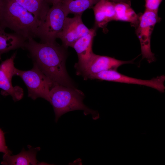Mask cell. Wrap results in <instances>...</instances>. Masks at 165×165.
Masks as SVG:
<instances>
[{"mask_svg": "<svg viewBox=\"0 0 165 165\" xmlns=\"http://www.w3.org/2000/svg\"><path fill=\"white\" fill-rule=\"evenodd\" d=\"M3 0H0V9L1 7V6L2 4V2Z\"/></svg>", "mask_w": 165, "mask_h": 165, "instance_id": "22", "label": "cell"}, {"mask_svg": "<svg viewBox=\"0 0 165 165\" xmlns=\"http://www.w3.org/2000/svg\"></svg>", "mask_w": 165, "mask_h": 165, "instance_id": "24", "label": "cell"}, {"mask_svg": "<svg viewBox=\"0 0 165 165\" xmlns=\"http://www.w3.org/2000/svg\"></svg>", "mask_w": 165, "mask_h": 165, "instance_id": "23", "label": "cell"}, {"mask_svg": "<svg viewBox=\"0 0 165 165\" xmlns=\"http://www.w3.org/2000/svg\"><path fill=\"white\" fill-rule=\"evenodd\" d=\"M0 26V60L3 54L20 48H24L26 41L15 33L6 32Z\"/></svg>", "mask_w": 165, "mask_h": 165, "instance_id": "14", "label": "cell"}, {"mask_svg": "<svg viewBox=\"0 0 165 165\" xmlns=\"http://www.w3.org/2000/svg\"><path fill=\"white\" fill-rule=\"evenodd\" d=\"M115 15L114 20L128 22L136 28L139 22V17L131 8L130 4L124 2L115 3Z\"/></svg>", "mask_w": 165, "mask_h": 165, "instance_id": "16", "label": "cell"}, {"mask_svg": "<svg viewBox=\"0 0 165 165\" xmlns=\"http://www.w3.org/2000/svg\"><path fill=\"white\" fill-rule=\"evenodd\" d=\"M133 61H124L112 57L94 54L89 61L84 66L77 71L85 79H90L93 75L108 70H117L122 65L132 63Z\"/></svg>", "mask_w": 165, "mask_h": 165, "instance_id": "9", "label": "cell"}, {"mask_svg": "<svg viewBox=\"0 0 165 165\" xmlns=\"http://www.w3.org/2000/svg\"><path fill=\"white\" fill-rule=\"evenodd\" d=\"M14 0L36 16L41 23L50 8L47 0Z\"/></svg>", "mask_w": 165, "mask_h": 165, "instance_id": "15", "label": "cell"}, {"mask_svg": "<svg viewBox=\"0 0 165 165\" xmlns=\"http://www.w3.org/2000/svg\"><path fill=\"white\" fill-rule=\"evenodd\" d=\"M145 9L158 12L159 6L163 0H145Z\"/></svg>", "mask_w": 165, "mask_h": 165, "instance_id": "18", "label": "cell"}, {"mask_svg": "<svg viewBox=\"0 0 165 165\" xmlns=\"http://www.w3.org/2000/svg\"><path fill=\"white\" fill-rule=\"evenodd\" d=\"M29 149L25 150L23 148L18 154L11 155L4 154L1 164L6 165H41L45 164L40 163L36 159L37 152L40 151V147L33 148L28 145Z\"/></svg>", "mask_w": 165, "mask_h": 165, "instance_id": "12", "label": "cell"}, {"mask_svg": "<svg viewBox=\"0 0 165 165\" xmlns=\"http://www.w3.org/2000/svg\"><path fill=\"white\" fill-rule=\"evenodd\" d=\"M82 15H75L72 18H66L63 28L58 38H60L64 48L72 47L79 39L86 35L89 29L83 23Z\"/></svg>", "mask_w": 165, "mask_h": 165, "instance_id": "10", "label": "cell"}, {"mask_svg": "<svg viewBox=\"0 0 165 165\" xmlns=\"http://www.w3.org/2000/svg\"><path fill=\"white\" fill-rule=\"evenodd\" d=\"M24 48L28 51L34 64L54 85L75 87L66 69L67 55L63 47L56 42L40 43L31 38L26 41Z\"/></svg>", "mask_w": 165, "mask_h": 165, "instance_id": "1", "label": "cell"}, {"mask_svg": "<svg viewBox=\"0 0 165 165\" xmlns=\"http://www.w3.org/2000/svg\"><path fill=\"white\" fill-rule=\"evenodd\" d=\"M111 1L114 3H118L119 2H124L130 4V0H111Z\"/></svg>", "mask_w": 165, "mask_h": 165, "instance_id": "20", "label": "cell"}, {"mask_svg": "<svg viewBox=\"0 0 165 165\" xmlns=\"http://www.w3.org/2000/svg\"><path fill=\"white\" fill-rule=\"evenodd\" d=\"M40 21L14 0H3L0 9V26L8 28L26 40L37 37Z\"/></svg>", "mask_w": 165, "mask_h": 165, "instance_id": "2", "label": "cell"}, {"mask_svg": "<svg viewBox=\"0 0 165 165\" xmlns=\"http://www.w3.org/2000/svg\"><path fill=\"white\" fill-rule=\"evenodd\" d=\"M0 152L4 154H11L12 152L9 149L6 145L4 133L0 128Z\"/></svg>", "mask_w": 165, "mask_h": 165, "instance_id": "19", "label": "cell"}, {"mask_svg": "<svg viewBox=\"0 0 165 165\" xmlns=\"http://www.w3.org/2000/svg\"><path fill=\"white\" fill-rule=\"evenodd\" d=\"M52 5L38 29L37 37L42 43L56 42L68 15L61 1Z\"/></svg>", "mask_w": 165, "mask_h": 165, "instance_id": "4", "label": "cell"}, {"mask_svg": "<svg viewBox=\"0 0 165 165\" xmlns=\"http://www.w3.org/2000/svg\"><path fill=\"white\" fill-rule=\"evenodd\" d=\"M100 0H63V6L68 15H82L87 9L92 8Z\"/></svg>", "mask_w": 165, "mask_h": 165, "instance_id": "17", "label": "cell"}, {"mask_svg": "<svg viewBox=\"0 0 165 165\" xmlns=\"http://www.w3.org/2000/svg\"><path fill=\"white\" fill-rule=\"evenodd\" d=\"M49 4H53L54 3L61 1L63 0H47Z\"/></svg>", "mask_w": 165, "mask_h": 165, "instance_id": "21", "label": "cell"}, {"mask_svg": "<svg viewBox=\"0 0 165 165\" xmlns=\"http://www.w3.org/2000/svg\"><path fill=\"white\" fill-rule=\"evenodd\" d=\"M115 3L109 0H100L93 6L95 23L97 27L104 28L108 22L114 20Z\"/></svg>", "mask_w": 165, "mask_h": 165, "instance_id": "13", "label": "cell"}, {"mask_svg": "<svg viewBox=\"0 0 165 165\" xmlns=\"http://www.w3.org/2000/svg\"><path fill=\"white\" fill-rule=\"evenodd\" d=\"M15 75L20 77L25 83L29 97L33 100L42 98L50 102V91L54 85L35 65L28 70L16 68Z\"/></svg>", "mask_w": 165, "mask_h": 165, "instance_id": "5", "label": "cell"}, {"mask_svg": "<svg viewBox=\"0 0 165 165\" xmlns=\"http://www.w3.org/2000/svg\"><path fill=\"white\" fill-rule=\"evenodd\" d=\"M95 35V30L90 29L87 34L78 40L72 46L76 51L78 58V62L75 65L77 71L86 65L94 54L92 47Z\"/></svg>", "mask_w": 165, "mask_h": 165, "instance_id": "11", "label": "cell"}, {"mask_svg": "<svg viewBox=\"0 0 165 165\" xmlns=\"http://www.w3.org/2000/svg\"><path fill=\"white\" fill-rule=\"evenodd\" d=\"M49 95L50 103L53 108L56 122L62 115L76 110L83 111L85 116L90 114L94 120L100 118L97 111L90 108L83 104L84 94L75 87L54 85L50 89Z\"/></svg>", "mask_w": 165, "mask_h": 165, "instance_id": "3", "label": "cell"}, {"mask_svg": "<svg viewBox=\"0 0 165 165\" xmlns=\"http://www.w3.org/2000/svg\"><path fill=\"white\" fill-rule=\"evenodd\" d=\"M90 79L143 85L152 88L162 93L164 92L165 89L164 75L158 76L150 80H142L122 74L117 70H108L93 75Z\"/></svg>", "mask_w": 165, "mask_h": 165, "instance_id": "7", "label": "cell"}, {"mask_svg": "<svg viewBox=\"0 0 165 165\" xmlns=\"http://www.w3.org/2000/svg\"><path fill=\"white\" fill-rule=\"evenodd\" d=\"M158 12L145 9L139 17L138 24L136 27V33L139 40L143 58L148 63L155 60L154 54L151 49V38L155 24L160 20Z\"/></svg>", "mask_w": 165, "mask_h": 165, "instance_id": "6", "label": "cell"}, {"mask_svg": "<svg viewBox=\"0 0 165 165\" xmlns=\"http://www.w3.org/2000/svg\"><path fill=\"white\" fill-rule=\"evenodd\" d=\"M16 53L11 57L0 64V88L1 94L4 96L10 95L15 101L20 100L23 97L24 92L20 87L13 86L12 79L15 75L16 68L14 65Z\"/></svg>", "mask_w": 165, "mask_h": 165, "instance_id": "8", "label": "cell"}]
</instances>
